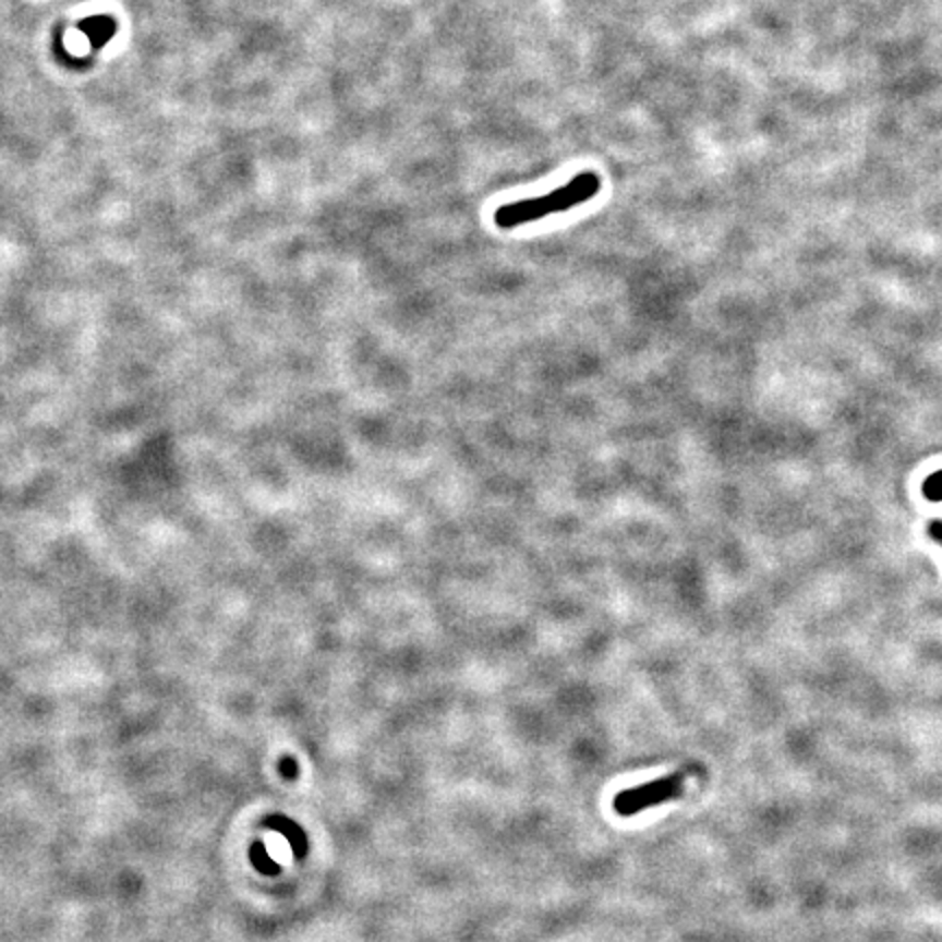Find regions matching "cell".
<instances>
[{"instance_id":"cell-1","label":"cell","mask_w":942,"mask_h":942,"mask_svg":"<svg viewBox=\"0 0 942 942\" xmlns=\"http://www.w3.org/2000/svg\"><path fill=\"white\" fill-rule=\"evenodd\" d=\"M600 192V174L593 170H584L571 177L565 185L554 188L543 196L521 198L506 205H499L493 214V220L502 229H512L526 222H534L547 218L552 214H563L576 205L587 203Z\"/></svg>"},{"instance_id":"cell-2","label":"cell","mask_w":942,"mask_h":942,"mask_svg":"<svg viewBox=\"0 0 942 942\" xmlns=\"http://www.w3.org/2000/svg\"><path fill=\"white\" fill-rule=\"evenodd\" d=\"M683 787H685V772H676V774L650 781L645 785L619 792L613 798V809L619 816H635L648 807L678 798L683 794Z\"/></svg>"},{"instance_id":"cell-3","label":"cell","mask_w":942,"mask_h":942,"mask_svg":"<svg viewBox=\"0 0 942 942\" xmlns=\"http://www.w3.org/2000/svg\"><path fill=\"white\" fill-rule=\"evenodd\" d=\"M78 31L89 39L92 50H98L113 37L116 22L109 15H92L78 22Z\"/></svg>"},{"instance_id":"cell-4","label":"cell","mask_w":942,"mask_h":942,"mask_svg":"<svg viewBox=\"0 0 942 942\" xmlns=\"http://www.w3.org/2000/svg\"><path fill=\"white\" fill-rule=\"evenodd\" d=\"M266 826H270V829H277V831H281L286 837H288V842H290V846H292V853H294V857L297 859H303L305 857V850H307V840H305V833H303V829L297 824V822H292V820H288L286 816H270L268 820H266Z\"/></svg>"},{"instance_id":"cell-5","label":"cell","mask_w":942,"mask_h":942,"mask_svg":"<svg viewBox=\"0 0 942 942\" xmlns=\"http://www.w3.org/2000/svg\"><path fill=\"white\" fill-rule=\"evenodd\" d=\"M251 859H253L255 868L262 870V872H266V874H273V872L277 870V863L270 861V859L266 857V848H264L262 842H255V844L251 846Z\"/></svg>"},{"instance_id":"cell-6","label":"cell","mask_w":942,"mask_h":942,"mask_svg":"<svg viewBox=\"0 0 942 942\" xmlns=\"http://www.w3.org/2000/svg\"><path fill=\"white\" fill-rule=\"evenodd\" d=\"M922 493L927 499L931 502H942V471L931 473L925 482H922Z\"/></svg>"},{"instance_id":"cell-7","label":"cell","mask_w":942,"mask_h":942,"mask_svg":"<svg viewBox=\"0 0 942 942\" xmlns=\"http://www.w3.org/2000/svg\"><path fill=\"white\" fill-rule=\"evenodd\" d=\"M279 772H281L288 781H292V778H297V774H299V765H297V761H294L292 757H283V759L279 761Z\"/></svg>"},{"instance_id":"cell-8","label":"cell","mask_w":942,"mask_h":942,"mask_svg":"<svg viewBox=\"0 0 942 942\" xmlns=\"http://www.w3.org/2000/svg\"><path fill=\"white\" fill-rule=\"evenodd\" d=\"M929 534L942 545V521L940 519H933L931 523H929Z\"/></svg>"}]
</instances>
